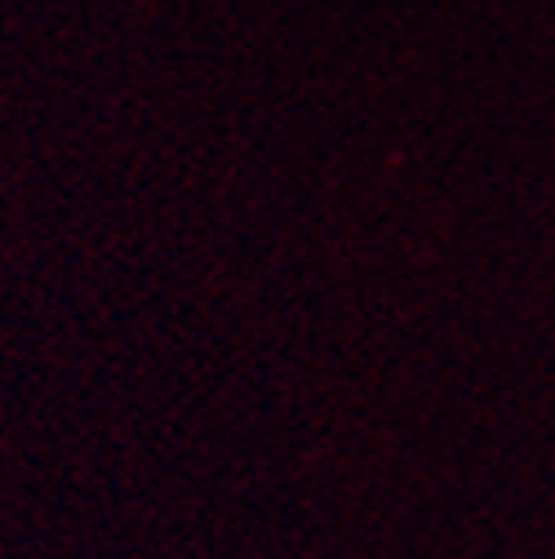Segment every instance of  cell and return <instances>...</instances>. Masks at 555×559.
I'll return each instance as SVG.
<instances>
[]
</instances>
